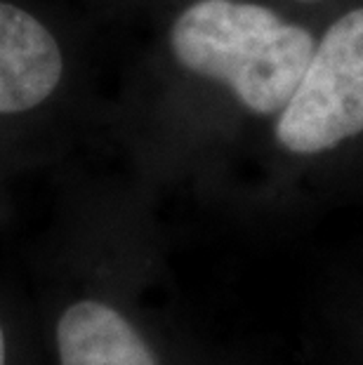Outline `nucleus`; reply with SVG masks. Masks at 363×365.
<instances>
[{
	"label": "nucleus",
	"instance_id": "f257e3e1",
	"mask_svg": "<svg viewBox=\"0 0 363 365\" xmlns=\"http://www.w3.org/2000/svg\"><path fill=\"white\" fill-rule=\"evenodd\" d=\"M170 45L184 68L224 83L260 115L283 111L316 50L307 29L238 0L187 7L170 31Z\"/></svg>",
	"mask_w": 363,
	"mask_h": 365
},
{
	"label": "nucleus",
	"instance_id": "f03ea898",
	"mask_svg": "<svg viewBox=\"0 0 363 365\" xmlns=\"http://www.w3.org/2000/svg\"><path fill=\"white\" fill-rule=\"evenodd\" d=\"M363 132V7L342 14L316 43L276 139L300 156L330 151Z\"/></svg>",
	"mask_w": 363,
	"mask_h": 365
},
{
	"label": "nucleus",
	"instance_id": "7ed1b4c3",
	"mask_svg": "<svg viewBox=\"0 0 363 365\" xmlns=\"http://www.w3.org/2000/svg\"><path fill=\"white\" fill-rule=\"evenodd\" d=\"M64 71L50 29L17 5L0 3V113H21L43 104Z\"/></svg>",
	"mask_w": 363,
	"mask_h": 365
},
{
	"label": "nucleus",
	"instance_id": "20e7f679",
	"mask_svg": "<svg viewBox=\"0 0 363 365\" xmlns=\"http://www.w3.org/2000/svg\"><path fill=\"white\" fill-rule=\"evenodd\" d=\"M61 365H158L151 349L116 309L76 302L57 325Z\"/></svg>",
	"mask_w": 363,
	"mask_h": 365
},
{
	"label": "nucleus",
	"instance_id": "39448f33",
	"mask_svg": "<svg viewBox=\"0 0 363 365\" xmlns=\"http://www.w3.org/2000/svg\"><path fill=\"white\" fill-rule=\"evenodd\" d=\"M0 365H5V337H3V328H0Z\"/></svg>",
	"mask_w": 363,
	"mask_h": 365
}]
</instances>
